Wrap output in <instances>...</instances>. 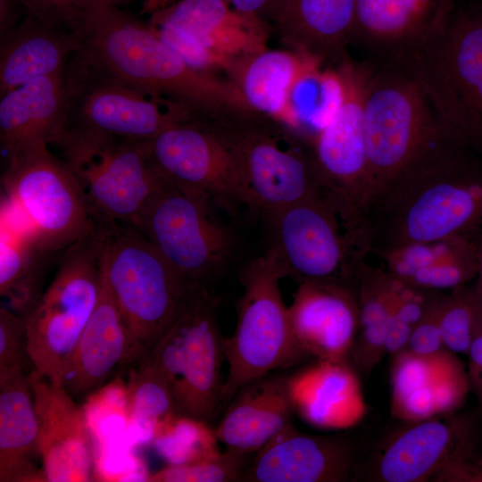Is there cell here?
<instances>
[{
  "label": "cell",
  "mask_w": 482,
  "mask_h": 482,
  "mask_svg": "<svg viewBox=\"0 0 482 482\" xmlns=\"http://www.w3.org/2000/svg\"><path fill=\"white\" fill-rule=\"evenodd\" d=\"M439 323L444 345L453 353H468L482 332V294L461 286L440 300Z\"/></svg>",
  "instance_id": "cell-36"
},
{
  "label": "cell",
  "mask_w": 482,
  "mask_h": 482,
  "mask_svg": "<svg viewBox=\"0 0 482 482\" xmlns=\"http://www.w3.org/2000/svg\"><path fill=\"white\" fill-rule=\"evenodd\" d=\"M4 196L44 249L54 254L96 229L70 166L45 142L8 154Z\"/></svg>",
  "instance_id": "cell-10"
},
{
  "label": "cell",
  "mask_w": 482,
  "mask_h": 482,
  "mask_svg": "<svg viewBox=\"0 0 482 482\" xmlns=\"http://www.w3.org/2000/svg\"><path fill=\"white\" fill-rule=\"evenodd\" d=\"M237 11L269 23L276 22L287 0H228Z\"/></svg>",
  "instance_id": "cell-41"
},
{
  "label": "cell",
  "mask_w": 482,
  "mask_h": 482,
  "mask_svg": "<svg viewBox=\"0 0 482 482\" xmlns=\"http://www.w3.org/2000/svg\"><path fill=\"white\" fill-rule=\"evenodd\" d=\"M453 0H357L351 40L376 61L406 62L442 34Z\"/></svg>",
  "instance_id": "cell-18"
},
{
  "label": "cell",
  "mask_w": 482,
  "mask_h": 482,
  "mask_svg": "<svg viewBox=\"0 0 482 482\" xmlns=\"http://www.w3.org/2000/svg\"><path fill=\"white\" fill-rule=\"evenodd\" d=\"M280 279L267 253L242 270L244 291L237 303L236 329L224 338L229 372L222 386L223 403L245 383L301 363L308 357L294 339Z\"/></svg>",
  "instance_id": "cell-9"
},
{
  "label": "cell",
  "mask_w": 482,
  "mask_h": 482,
  "mask_svg": "<svg viewBox=\"0 0 482 482\" xmlns=\"http://www.w3.org/2000/svg\"><path fill=\"white\" fill-rule=\"evenodd\" d=\"M67 93L66 70L32 79L2 95V148L9 154L35 143L51 145L63 128Z\"/></svg>",
  "instance_id": "cell-26"
},
{
  "label": "cell",
  "mask_w": 482,
  "mask_h": 482,
  "mask_svg": "<svg viewBox=\"0 0 482 482\" xmlns=\"http://www.w3.org/2000/svg\"><path fill=\"white\" fill-rule=\"evenodd\" d=\"M30 378L46 481L91 480L96 451L84 406L62 386L53 385L35 370Z\"/></svg>",
  "instance_id": "cell-19"
},
{
  "label": "cell",
  "mask_w": 482,
  "mask_h": 482,
  "mask_svg": "<svg viewBox=\"0 0 482 482\" xmlns=\"http://www.w3.org/2000/svg\"><path fill=\"white\" fill-rule=\"evenodd\" d=\"M212 205L164 180L132 227L181 276L207 286L225 266L234 245L230 230L212 217Z\"/></svg>",
  "instance_id": "cell-13"
},
{
  "label": "cell",
  "mask_w": 482,
  "mask_h": 482,
  "mask_svg": "<svg viewBox=\"0 0 482 482\" xmlns=\"http://www.w3.org/2000/svg\"><path fill=\"white\" fill-rule=\"evenodd\" d=\"M287 313L294 339L308 357L348 362L358 328L355 289L328 282L298 283Z\"/></svg>",
  "instance_id": "cell-22"
},
{
  "label": "cell",
  "mask_w": 482,
  "mask_h": 482,
  "mask_svg": "<svg viewBox=\"0 0 482 482\" xmlns=\"http://www.w3.org/2000/svg\"><path fill=\"white\" fill-rule=\"evenodd\" d=\"M50 146L71 169L98 227L134 226L164 183L145 141L63 132Z\"/></svg>",
  "instance_id": "cell-8"
},
{
  "label": "cell",
  "mask_w": 482,
  "mask_h": 482,
  "mask_svg": "<svg viewBox=\"0 0 482 482\" xmlns=\"http://www.w3.org/2000/svg\"><path fill=\"white\" fill-rule=\"evenodd\" d=\"M0 219V295L5 299L4 305L23 317L42 293L43 271L53 253L42 247L4 198Z\"/></svg>",
  "instance_id": "cell-31"
},
{
  "label": "cell",
  "mask_w": 482,
  "mask_h": 482,
  "mask_svg": "<svg viewBox=\"0 0 482 482\" xmlns=\"http://www.w3.org/2000/svg\"><path fill=\"white\" fill-rule=\"evenodd\" d=\"M478 291L482 294V236L478 237Z\"/></svg>",
  "instance_id": "cell-45"
},
{
  "label": "cell",
  "mask_w": 482,
  "mask_h": 482,
  "mask_svg": "<svg viewBox=\"0 0 482 482\" xmlns=\"http://www.w3.org/2000/svg\"><path fill=\"white\" fill-rule=\"evenodd\" d=\"M150 24L189 64L227 77L239 60L268 49L269 23L228 0H179L152 12Z\"/></svg>",
  "instance_id": "cell-14"
},
{
  "label": "cell",
  "mask_w": 482,
  "mask_h": 482,
  "mask_svg": "<svg viewBox=\"0 0 482 482\" xmlns=\"http://www.w3.org/2000/svg\"><path fill=\"white\" fill-rule=\"evenodd\" d=\"M266 217L269 246L282 278L328 282L355 289L370 252L362 220L327 189Z\"/></svg>",
  "instance_id": "cell-3"
},
{
  "label": "cell",
  "mask_w": 482,
  "mask_h": 482,
  "mask_svg": "<svg viewBox=\"0 0 482 482\" xmlns=\"http://www.w3.org/2000/svg\"><path fill=\"white\" fill-rule=\"evenodd\" d=\"M79 38L26 13L0 35V96L32 79L65 71Z\"/></svg>",
  "instance_id": "cell-27"
},
{
  "label": "cell",
  "mask_w": 482,
  "mask_h": 482,
  "mask_svg": "<svg viewBox=\"0 0 482 482\" xmlns=\"http://www.w3.org/2000/svg\"><path fill=\"white\" fill-rule=\"evenodd\" d=\"M224 338L217 300L208 291L142 359L167 382L176 415L209 423L218 413L223 403Z\"/></svg>",
  "instance_id": "cell-11"
},
{
  "label": "cell",
  "mask_w": 482,
  "mask_h": 482,
  "mask_svg": "<svg viewBox=\"0 0 482 482\" xmlns=\"http://www.w3.org/2000/svg\"><path fill=\"white\" fill-rule=\"evenodd\" d=\"M160 176L176 187L226 208L245 205L242 167L229 129L191 120L145 141Z\"/></svg>",
  "instance_id": "cell-15"
},
{
  "label": "cell",
  "mask_w": 482,
  "mask_h": 482,
  "mask_svg": "<svg viewBox=\"0 0 482 482\" xmlns=\"http://www.w3.org/2000/svg\"><path fill=\"white\" fill-rule=\"evenodd\" d=\"M357 0H287L276 24L288 49L323 61L351 40Z\"/></svg>",
  "instance_id": "cell-30"
},
{
  "label": "cell",
  "mask_w": 482,
  "mask_h": 482,
  "mask_svg": "<svg viewBox=\"0 0 482 482\" xmlns=\"http://www.w3.org/2000/svg\"><path fill=\"white\" fill-rule=\"evenodd\" d=\"M374 253L391 274L436 292L466 285L478 270L476 237L411 243Z\"/></svg>",
  "instance_id": "cell-28"
},
{
  "label": "cell",
  "mask_w": 482,
  "mask_h": 482,
  "mask_svg": "<svg viewBox=\"0 0 482 482\" xmlns=\"http://www.w3.org/2000/svg\"><path fill=\"white\" fill-rule=\"evenodd\" d=\"M152 443L168 465L191 464L221 452L209 423L179 415L159 428Z\"/></svg>",
  "instance_id": "cell-35"
},
{
  "label": "cell",
  "mask_w": 482,
  "mask_h": 482,
  "mask_svg": "<svg viewBox=\"0 0 482 482\" xmlns=\"http://www.w3.org/2000/svg\"><path fill=\"white\" fill-rule=\"evenodd\" d=\"M294 414L288 375L274 371L243 385L214 430L227 448L253 454L292 424Z\"/></svg>",
  "instance_id": "cell-24"
},
{
  "label": "cell",
  "mask_w": 482,
  "mask_h": 482,
  "mask_svg": "<svg viewBox=\"0 0 482 482\" xmlns=\"http://www.w3.org/2000/svg\"><path fill=\"white\" fill-rule=\"evenodd\" d=\"M67 87L61 133L147 141L175 124L202 120L182 104L145 94L72 58Z\"/></svg>",
  "instance_id": "cell-12"
},
{
  "label": "cell",
  "mask_w": 482,
  "mask_h": 482,
  "mask_svg": "<svg viewBox=\"0 0 482 482\" xmlns=\"http://www.w3.org/2000/svg\"><path fill=\"white\" fill-rule=\"evenodd\" d=\"M145 357L103 276L99 300L63 369L60 386L82 402L110 383L118 371Z\"/></svg>",
  "instance_id": "cell-20"
},
{
  "label": "cell",
  "mask_w": 482,
  "mask_h": 482,
  "mask_svg": "<svg viewBox=\"0 0 482 482\" xmlns=\"http://www.w3.org/2000/svg\"><path fill=\"white\" fill-rule=\"evenodd\" d=\"M72 58L139 91L182 104L202 118L248 120L254 112L228 78L199 70L149 23L118 9L91 13Z\"/></svg>",
  "instance_id": "cell-2"
},
{
  "label": "cell",
  "mask_w": 482,
  "mask_h": 482,
  "mask_svg": "<svg viewBox=\"0 0 482 482\" xmlns=\"http://www.w3.org/2000/svg\"><path fill=\"white\" fill-rule=\"evenodd\" d=\"M133 0H82V3L88 17L98 10L107 7H118V5Z\"/></svg>",
  "instance_id": "cell-43"
},
{
  "label": "cell",
  "mask_w": 482,
  "mask_h": 482,
  "mask_svg": "<svg viewBox=\"0 0 482 482\" xmlns=\"http://www.w3.org/2000/svg\"><path fill=\"white\" fill-rule=\"evenodd\" d=\"M442 295L432 304L411 331L407 349L416 354L430 355L445 348L439 323Z\"/></svg>",
  "instance_id": "cell-40"
},
{
  "label": "cell",
  "mask_w": 482,
  "mask_h": 482,
  "mask_svg": "<svg viewBox=\"0 0 482 482\" xmlns=\"http://www.w3.org/2000/svg\"><path fill=\"white\" fill-rule=\"evenodd\" d=\"M25 11L16 0H0V35L19 23L20 13Z\"/></svg>",
  "instance_id": "cell-42"
},
{
  "label": "cell",
  "mask_w": 482,
  "mask_h": 482,
  "mask_svg": "<svg viewBox=\"0 0 482 482\" xmlns=\"http://www.w3.org/2000/svg\"><path fill=\"white\" fill-rule=\"evenodd\" d=\"M336 71L341 95L329 120L314 137L313 157L326 187L364 220L371 186L363 132L366 86L374 62L358 63L344 52Z\"/></svg>",
  "instance_id": "cell-16"
},
{
  "label": "cell",
  "mask_w": 482,
  "mask_h": 482,
  "mask_svg": "<svg viewBox=\"0 0 482 482\" xmlns=\"http://www.w3.org/2000/svg\"><path fill=\"white\" fill-rule=\"evenodd\" d=\"M244 179L245 205L267 216L328 189L313 154L248 121L229 129Z\"/></svg>",
  "instance_id": "cell-17"
},
{
  "label": "cell",
  "mask_w": 482,
  "mask_h": 482,
  "mask_svg": "<svg viewBox=\"0 0 482 482\" xmlns=\"http://www.w3.org/2000/svg\"><path fill=\"white\" fill-rule=\"evenodd\" d=\"M103 237L96 227L63 251L53 279L23 316L34 370L55 386L99 300Z\"/></svg>",
  "instance_id": "cell-7"
},
{
  "label": "cell",
  "mask_w": 482,
  "mask_h": 482,
  "mask_svg": "<svg viewBox=\"0 0 482 482\" xmlns=\"http://www.w3.org/2000/svg\"><path fill=\"white\" fill-rule=\"evenodd\" d=\"M452 427L431 418L414 423L396 436L376 464L383 482H421L434 478L453 455Z\"/></svg>",
  "instance_id": "cell-32"
},
{
  "label": "cell",
  "mask_w": 482,
  "mask_h": 482,
  "mask_svg": "<svg viewBox=\"0 0 482 482\" xmlns=\"http://www.w3.org/2000/svg\"><path fill=\"white\" fill-rule=\"evenodd\" d=\"M403 64L445 136L482 149V6L455 11L445 30Z\"/></svg>",
  "instance_id": "cell-6"
},
{
  "label": "cell",
  "mask_w": 482,
  "mask_h": 482,
  "mask_svg": "<svg viewBox=\"0 0 482 482\" xmlns=\"http://www.w3.org/2000/svg\"><path fill=\"white\" fill-rule=\"evenodd\" d=\"M253 454L227 448L219 454L187 465H168L150 476L154 482L241 481Z\"/></svg>",
  "instance_id": "cell-37"
},
{
  "label": "cell",
  "mask_w": 482,
  "mask_h": 482,
  "mask_svg": "<svg viewBox=\"0 0 482 482\" xmlns=\"http://www.w3.org/2000/svg\"><path fill=\"white\" fill-rule=\"evenodd\" d=\"M320 62L290 49H266L239 60L228 78L254 112L298 129L295 93L303 79L319 70Z\"/></svg>",
  "instance_id": "cell-25"
},
{
  "label": "cell",
  "mask_w": 482,
  "mask_h": 482,
  "mask_svg": "<svg viewBox=\"0 0 482 482\" xmlns=\"http://www.w3.org/2000/svg\"><path fill=\"white\" fill-rule=\"evenodd\" d=\"M442 135L373 202L365 225L370 252L482 229V162Z\"/></svg>",
  "instance_id": "cell-1"
},
{
  "label": "cell",
  "mask_w": 482,
  "mask_h": 482,
  "mask_svg": "<svg viewBox=\"0 0 482 482\" xmlns=\"http://www.w3.org/2000/svg\"><path fill=\"white\" fill-rule=\"evenodd\" d=\"M358 328L348 359L356 371L369 372L385 354L386 335L394 316V307L385 269L365 261L355 283Z\"/></svg>",
  "instance_id": "cell-33"
},
{
  "label": "cell",
  "mask_w": 482,
  "mask_h": 482,
  "mask_svg": "<svg viewBox=\"0 0 482 482\" xmlns=\"http://www.w3.org/2000/svg\"><path fill=\"white\" fill-rule=\"evenodd\" d=\"M104 282L146 356L179 316L208 292L181 276L136 228L101 227Z\"/></svg>",
  "instance_id": "cell-4"
},
{
  "label": "cell",
  "mask_w": 482,
  "mask_h": 482,
  "mask_svg": "<svg viewBox=\"0 0 482 482\" xmlns=\"http://www.w3.org/2000/svg\"><path fill=\"white\" fill-rule=\"evenodd\" d=\"M125 386L129 430L140 443H152L159 428L176 415L170 387L143 360L129 368Z\"/></svg>",
  "instance_id": "cell-34"
},
{
  "label": "cell",
  "mask_w": 482,
  "mask_h": 482,
  "mask_svg": "<svg viewBox=\"0 0 482 482\" xmlns=\"http://www.w3.org/2000/svg\"><path fill=\"white\" fill-rule=\"evenodd\" d=\"M30 374L0 381V481H46Z\"/></svg>",
  "instance_id": "cell-29"
},
{
  "label": "cell",
  "mask_w": 482,
  "mask_h": 482,
  "mask_svg": "<svg viewBox=\"0 0 482 482\" xmlns=\"http://www.w3.org/2000/svg\"><path fill=\"white\" fill-rule=\"evenodd\" d=\"M468 353L474 368L482 371V332L474 338Z\"/></svg>",
  "instance_id": "cell-44"
},
{
  "label": "cell",
  "mask_w": 482,
  "mask_h": 482,
  "mask_svg": "<svg viewBox=\"0 0 482 482\" xmlns=\"http://www.w3.org/2000/svg\"><path fill=\"white\" fill-rule=\"evenodd\" d=\"M363 132L371 204L411 162L445 135L413 73L394 61L374 62L364 96Z\"/></svg>",
  "instance_id": "cell-5"
},
{
  "label": "cell",
  "mask_w": 482,
  "mask_h": 482,
  "mask_svg": "<svg viewBox=\"0 0 482 482\" xmlns=\"http://www.w3.org/2000/svg\"><path fill=\"white\" fill-rule=\"evenodd\" d=\"M356 473L348 441L305 434L292 423L253 454L241 482H345Z\"/></svg>",
  "instance_id": "cell-21"
},
{
  "label": "cell",
  "mask_w": 482,
  "mask_h": 482,
  "mask_svg": "<svg viewBox=\"0 0 482 482\" xmlns=\"http://www.w3.org/2000/svg\"><path fill=\"white\" fill-rule=\"evenodd\" d=\"M25 12L47 24L81 36L87 12L82 0H16Z\"/></svg>",
  "instance_id": "cell-39"
},
{
  "label": "cell",
  "mask_w": 482,
  "mask_h": 482,
  "mask_svg": "<svg viewBox=\"0 0 482 482\" xmlns=\"http://www.w3.org/2000/svg\"><path fill=\"white\" fill-rule=\"evenodd\" d=\"M295 414L322 429H346L366 414L357 371L348 362L315 360L288 375Z\"/></svg>",
  "instance_id": "cell-23"
},
{
  "label": "cell",
  "mask_w": 482,
  "mask_h": 482,
  "mask_svg": "<svg viewBox=\"0 0 482 482\" xmlns=\"http://www.w3.org/2000/svg\"><path fill=\"white\" fill-rule=\"evenodd\" d=\"M24 318L4 304L0 306V381L34 371Z\"/></svg>",
  "instance_id": "cell-38"
}]
</instances>
